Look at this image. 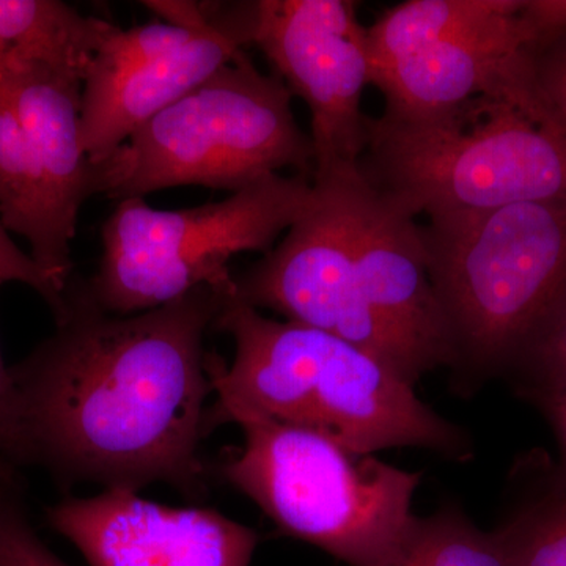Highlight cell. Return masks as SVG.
<instances>
[{
  "mask_svg": "<svg viewBox=\"0 0 566 566\" xmlns=\"http://www.w3.org/2000/svg\"><path fill=\"white\" fill-rule=\"evenodd\" d=\"M315 200L304 175H273L221 202L156 210L123 199L103 223L98 271L84 283L112 315H136L202 286L237 296L229 263L241 252L268 253Z\"/></svg>",
  "mask_w": 566,
  "mask_h": 566,
  "instance_id": "cell-5",
  "label": "cell"
},
{
  "mask_svg": "<svg viewBox=\"0 0 566 566\" xmlns=\"http://www.w3.org/2000/svg\"><path fill=\"white\" fill-rule=\"evenodd\" d=\"M14 424V387L10 367L3 363L0 348V468L9 463V449Z\"/></svg>",
  "mask_w": 566,
  "mask_h": 566,
  "instance_id": "cell-25",
  "label": "cell"
},
{
  "mask_svg": "<svg viewBox=\"0 0 566 566\" xmlns=\"http://www.w3.org/2000/svg\"><path fill=\"white\" fill-rule=\"evenodd\" d=\"M244 447L222 474L286 534L349 566L397 549L422 472H409L305 428L243 417Z\"/></svg>",
  "mask_w": 566,
  "mask_h": 566,
  "instance_id": "cell-6",
  "label": "cell"
},
{
  "mask_svg": "<svg viewBox=\"0 0 566 566\" xmlns=\"http://www.w3.org/2000/svg\"><path fill=\"white\" fill-rule=\"evenodd\" d=\"M420 238L469 394L510 370L565 285L566 200L431 219Z\"/></svg>",
  "mask_w": 566,
  "mask_h": 566,
  "instance_id": "cell-4",
  "label": "cell"
},
{
  "mask_svg": "<svg viewBox=\"0 0 566 566\" xmlns=\"http://www.w3.org/2000/svg\"><path fill=\"white\" fill-rule=\"evenodd\" d=\"M359 172L409 214L441 219L566 200V120L502 95L367 118Z\"/></svg>",
  "mask_w": 566,
  "mask_h": 566,
  "instance_id": "cell-3",
  "label": "cell"
},
{
  "mask_svg": "<svg viewBox=\"0 0 566 566\" xmlns=\"http://www.w3.org/2000/svg\"><path fill=\"white\" fill-rule=\"evenodd\" d=\"M535 61L542 91L566 120V36L538 48Z\"/></svg>",
  "mask_w": 566,
  "mask_h": 566,
  "instance_id": "cell-23",
  "label": "cell"
},
{
  "mask_svg": "<svg viewBox=\"0 0 566 566\" xmlns=\"http://www.w3.org/2000/svg\"><path fill=\"white\" fill-rule=\"evenodd\" d=\"M523 0H409L367 28L370 81L378 71L521 9Z\"/></svg>",
  "mask_w": 566,
  "mask_h": 566,
  "instance_id": "cell-17",
  "label": "cell"
},
{
  "mask_svg": "<svg viewBox=\"0 0 566 566\" xmlns=\"http://www.w3.org/2000/svg\"><path fill=\"white\" fill-rule=\"evenodd\" d=\"M229 297L202 286L120 316L70 281L55 333L10 367L9 463L43 465L106 490L163 482L199 494L203 405L212 392L203 340Z\"/></svg>",
  "mask_w": 566,
  "mask_h": 566,
  "instance_id": "cell-1",
  "label": "cell"
},
{
  "mask_svg": "<svg viewBox=\"0 0 566 566\" xmlns=\"http://www.w3.org/2000/svg\"><path fill=\"white\" fill-rule=\"evenodd\" d=\"M249 44L233 6L210 28L153 21L112 24L82 81L81 144L93 163L111 159L140 126L232 62Z\"/></svg>",
  "mask_w": 566,
  "mask_h": 566,
  "instance_id": "cell-10",
  "label": "cell"
},
{
  "mask_svg": "<svg viewBox=\"0 0 566 566\" xmlns=\"http://www.w3.org/2000/svg\"><path fill=\"white\" fill-rule=\"evenodd\" d=\"M214 326L233 338L232 364L210 356L218 397L205 430L260 417L333 439L363 455L420 447L465 460L468 436L419 400L415 387L359 346L315 327L266 318L229 297Z\"/></svg>",
  "mask_w": 566,
  "mask_h": 566,
  "instance_id": "cell-2",
  "label": "cell"
},
{
  "mask_svg": "<svg viewBox=\"0 0 566 566\" xmlns=\"http://www.w3.org/2000/svg\"><path fill=\"white\" fill-rule=\"evenodd\" d=\"M520 17L534 36L536 50L566 36V0H523Z\"/></svg>",
  "mask_w": 566,
  "mask_h": 566,
  "instance_id": "cell-24",
  "label": "cell"
},
{
  "mask_svg": "<svg viewBox=\"0 0 566 566\" xmlns=\"http://www.w3.org/2000/svg\"><path fill=\"white\" fill-rule=\"evenodd\" d=\"M7 283L29 286L50 305L54 318L62 315L65 308V290L33 262L31 253L18 248L0 219V289Z\"/></svg>",
  "mask_w": 566,
  "mask_h": 566,
  "instance_id": "cell-22",
  "label": "cell"
},
{
  "mask_svg": "<svg viewBox=\"0 0 566 566\" xmlns=\"http://www.w3.org/2000/svg\"><path fill=\"white\" fill-rule=\"evenodd\" d=\"M25 136L39 159L52 208L62 229L76 237L77 216L85 200L112 197L122 182L120 150L93 163L81 144L82 76L35 63L0 66Z\"/></svg>",
  "mask_w": 566,
  "mask_h": 566,
  "instance_id": "cell-14",
  "label": "cell"
},
{
  "mask_svg": "<svg viewBox=\"0 0 566 566\" xmlns=\"http://www.w3.org/2000/svg\"><path fill=\"white\" fill-rule=\"evenodd\" d=\"M371 566H510L497 534H488L457 506L412 517L397 549Z\"/></svg>",
  "mask_w": 566,
  "mask_h": 566,
  "instance_id": "cell-18",
  "label": "cell"
},
{
  "mask_svg": "<svg viewBox=\"0 0 566 566\" xmlns=\"http://www.w3.org/2000/svg\"><path fill=\"white\" fill-rule=\"evenodd\" d=\"M112 22L59 0H0V66L35 63L81 74Z\"/></svg>",
  "mask_w": 566,
  "mask_h": 566,
  "instance_id": "cell-16",
  "label": "cell"
},
{
  "mask_svg": "<svg viewBox=\"0 0 566 566\" xmlns=\"http://www.w3.org/2000/svg\"><path fill=\"white\" fill-rule=\"evenodd\" d=\"M356 263L379 318L422 375L452 367L453 352L415 216L365 182L356 186Z\"/></svg>",
  "mask_w": 566,
  "mask_h": 566,
  "instance_id": "cell-13",
  "label": "cell"
},
{
  "mask_svg": "<svg viewBox=\"0 0 566 566\" xmlns=\"http://www.w3.org/2000/svg\"><path fill=\"white\" fill-rule=\"evenodd\" d=\"M48 523L91 566H251L259 534L216 510L156 504L111 488L66 499Z\"/></svg>",
  "mask_w": 566,
  "mask_h": 566,
  "instance_id": "cell-11",
  "label": "cell"
},
{
  "mask_svg": "<svg viewBox=\"0 0 566 566\" xmlns=\"http://www.w3.org/2000/svg\"><path fill=\"white\" fill-rule=\"evenodd\" d=\"M510 370L523 378V394L566 387V282Z\"/></svg>",
  "mask_w": 566,
  "mask_h": 566,
  "instance_id": "cell-20",
  "label": "cell"
},
{
  "mask_svg": "<svg viewBox=\"0 0 566 566\" xmlns=\"http://www.w3.org/2000/svg\"><path fill=\"white\" fill-rule=\"evenodd\" d=\"M0 219L10 233L28 241L33 262L66 290L73 270V238L57 221L43 170L3 82H0Z\"/></svg>",
  "mask_w": 566,
  "mask_h": 566,
  "instance_id": "cell-15",
  "label": "cell"
},
{
  "mask_svg": "<svg viewBox=\"0 0 566 566\" xmlns=\"http://www.w3.org/2000/svg\"><path fill=\"white\" fill-rule=\"evenodd\" d=\"M0 566H70L33 531L11 468L0 469Z\"/></svg>",
  "mask_w": 566,
  "mask_h": 566,
  "instance_id": "cell-21",
  "label": "cell"
},
{
  "mask_svg": "<svg viewBox=\"0 0 566 566\" xmlns=\"http://www.w3.org/2000/svg\"><path fill=\"white\" fill-rule=\"evenodd\" d=\"M543 412L556 431L558 442H560L562 457H564V479L566 485V387L564 389L538 390V392L524 394Z\"/></svg>",
  "mask_w": 566,
  "mask_h": 566,
  "instance_id": "cell-26",
  "label": "cell"
},
{
  "mask_svg": "<svg viewBox=\"0 0 566 566\" xmlns=\"http://www.w3.org/2000/svg\"><path fill=\"white\" fill-rule=\"evenodd\" d=\"M520 10L375 73L370 84L385 95V112L430 114L480 95L551 106L536 74L534 36Z\"/></svg>",
  "mask_w": 566,
  "mask_h": 566,
  "instance_id": "cell-12",
  "label": "cell"
},
{
  "mask_svg": "<svg viewBox=\"0 0 566 566\" xmlns=\"http://www.w3.org/2000/svg\"><path fill=\"white\" fill-rule=\"evenodd\" d=\"M510 566H566V485L536 494L495 531Z\"/></svg>",
  "mask_w": 566,
  "mask_h": 566,
  "instance_id": "cell-19",
  "label": "cell"
},
{
  "mask_svg": "<svg viewBox=\"0 0 566 566\" xmlns=\"http://www.w3.org/2000/svg\"><path fill=\"white\" fill-rule=\"evenodd\" d=\"M251 44L311 111L312 181L359 172L367 145L360 99L370 84V57L356 6L348 0L251 2Z\"/></svg>",
  "mask_w": 566,
  "mask_h": 566,
  "instance_id": "cell-9",
  "label": "cell"
},
{
  "mask_svg": "<svg viewBox=\"0 0 566 566\" xmlns=\"http://www.w3.org/2000/svg\"><path fill=\"white\" fill-rule=\"evenodd\" d=\"M285 169L314 177L311 136L281 77L243 51L129 137L112 199L193 185L238 192Z\"/></svg>",
  "mask_w": 566,
  "mask_h": 566,
  "instance_id": "cell-7",
  "label": "cell"
},
{
  "mask_svg": "<svg viewBox=\"0 0 566 566\" xmlns=\"http://www.w3.org/2000/svg\"><path fill=\"white\" fill-rule=\"evenodd\" d=\"M360 172L314 181L315 200L285 238L234 277L237 297L359 346L415 387L422 378L405 346L371 307L356 263Z\"/></svg>",
  "mask_w": 566,
  "mask_h": 566,
  "instance_id": "cell-8",
  "label": "cell"
}]
</instances>
